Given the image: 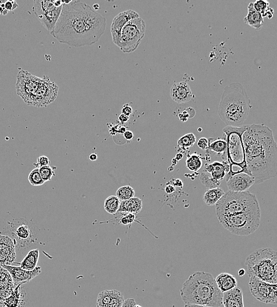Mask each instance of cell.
<instances>
[{
	"label": "cell",
	"mask_w": 277,
	"mask_h": 307,
	"mask_svg": "<svg viewBox=\"0 0 277 307\" xmlns=\"http://www.w3.org/2000/svg\"><path fill=\"white\" fill-rule=\"evenodd\" d=\"M261 209L226 216L218 219L224 228L237 236L252 234L259 228L261 223Z\"/></svg>",
	"instance_id": "8"
},
{
	"label": "cell",
	"mask_w": 277,
	"mask_h": 307,
	"mask_svg": "<svg viewBox=\"0 0 277 307\" xmlns=\"http://www.w3.org/2000/svg\"><path fill=\"white\" fill-rule=\"evenodd\" d=\"M94 8L95 10H98L99 9V6L98 5H94Z\"/></svg>",
	"instance_id": "54"
},
{
	"label": "cell",
	"mask_w": 277,
	"mask_h": 307,
	"mask_svg": "<svg viewBox=\"0 0 277 307\" xmlns=\"http://www.w3.org/2000/svg\"><path fill=\"white\" fill-rule=\"evenodd\" d=\"M185 304L219 307L223 304V293L210 273L197 271L186 280L180 290Z\"/></svg>",
	"instance_id": "3"
},
{
	"label": "cell",
	"mask_w": 277,
	"mask_h": 307,
	"mask_svg": "<svg viewBox=\"0 0 277 307\" xmlns=\"http://www.w3.org/2000/svg\"><path fill=\"white\" fill-rule=\"evenodd\" d=\"M197 146L204 151H207L209 147V140L206 138H201L197 142Z\"/></svg>",
	"instance_id": "41"
},
{
	"label": "cell",
	"mask_w": 277,
	"mask_h": 307,
	"mask_svg": "<svg viewBox=\"0 0 277 307\" xmlns=\"http://www.w3.org/2000/svg\"><path fill=\"white\" fill-rule=\"evenodd\" d=\"M121 201L116 196H111L105 199L104 208L109 214L116 215L120 206Z\"/></svg>",
	"instance_id": "33"
},
{
	"label": "cell",
	"mask_w": 277,
	"mask_h": 307,
	"mask_svg": "<svg viewBox=\"0 0 277 307\" xmlns=\"http://www.w3.org/2000/svg\"><path fill=\"white\" fill-rule=\"evenodd\" d=\"M134 189L130 185H124L118 189L116 196L121 201L127 200L134 198Z\"/></svg>",
	"instance_id": "36"
},
{
	"label": "cell",
	"mask_w": 277,
	"mask_h": 307,
	"mask_svg": "<svg viewBox=\"0 0 277 307\" xmlns=\"http://www.w3.org/2000/svg\"><path fill=\"white\" fill-rule=\"evenodd\" d=\"M195 115V110L192 108H187L179 113V117L182 122H186L189 119H192Z\"/></svg>",
	"instance_id": "39"
},
{
	"label": "cell",
	"mask_w": 277,
	"mask_h": 307,
	"mask_svg": "<svg viewBox=\"0 0 277 307\" xmlns=\"http://www.w3.org/2000/svg\"><path fill=\"white\" fill-rule=\"evenodd\" d=\"M122 293L117 290H106L98 294L97 307H122L124 302Z\"/></svg>",
	"instance_id": "17"
},
{
	"label": "cell",
	"mask_w": 277,
	"mask_h": 307,
	"mask_svg": "<svg viewBox=\"0 0 277 307\" xmlns=\"http://www.w3.org/2000/svg\"><path fill=\"white\" fill-rule=\"evenodd\" d=\"M39 251L36 249L32 250L28 252L20 263V267L28 271H33L37 267V265L39 262Z\"/></svg>",
	"instance_id": "28"
},
{
	"label": "cell",
	"mask_w": 277,
	"mask_h": 307,
	"mask_svg": "<svg viewBox=\"0 0 277 307\" xmlns=\"http://www.w3.org/2000/svg\"><path fill=\"white\" fill-rule=\"evenodd\" d=\"M215 280L219 289L223 293L235 289L238 286L236 278L229 273H221L216 278Z\"/></svg>",
	"instance_id": "23"
},
{
	"label": "cell",
	"mask_w": 277,
	"mask_h": 307,
	"mask_svg": "<svg viewBox=\"0 0 277 307\" xmlns=\"http://www.w3.org/2000/svg\"><path fill=\"white\" fill-rule=\"evenodd\" d=\"M249 287L250 293L257 300L265 304H277V284L268 283L255 277H250Z\"/></svg>",
	"instance_id": "11"
},
{
	"label": "cell",
	"mask_w": 277,
	"mask_h": 307,
	"mask_svg": "<svg viewBox=\"0 0 277 307\" xmlns=\"http://www.w3.org/2000/svg\"><path fill=\"white\" fill-rule=\"evenodd\" d=\"M56 169V167L50 166H44L39 168L41 176L45 182L51 181L52 178L55 176V170Z\"/></svg>",
	"instance_id": "38"
},
{
	"label": "cell",
	"mask_w": 277,
	"mask_h": 307,
	"mask_svg": "<svg viewBox=\"0 0 277 307\" xmlns=\"http://www.w3.org/2000/svg\"><path fill=\"white\" fill-rule=\"evenodd\" d=\"M225 194L221 188L208 189L203 196V202L209 206H216Z\"/></svg>",
	"instance_id": "30"
},
{
	"label": "cell",
	"mask_w": 277,
	"mask_h": 307,
	"mask_svg": "<svg viewBox=\"0 0 277 307\" xmlns=\"http://www.w3.org/2000/svg\"><path fill=\"white\" fill-rule=\"evenodd\" d=\"M200 180L207 189L218 188L221 184V181L214 179L211 174L205 172L201 173Z\"/></svg>",
	"instance_id": "35"
},
{
	"label": "cell",
	"mask_w": 277,
	"mask_h": 307,
	"mask_svg": "<svg viewBox=\"0 0 277 307\" xmlns=\"http://www.w3.org/2000/svg\"><path fill=\"white\" fill-rule=\"evenodd\" d=\"M10 234L17 249L29 247L33 243V231L27 222L14 221L10 224Z\"/></svg>",
	"instance_id": "13"
},
{
	"label": "cell",
	"mask_w": 277,
	"mask_h": 307,
	"mask_svg": "<svg viewBox=\"0 0 277 307\" xmlns=\"http://www.w3.org/2000/svg\"><path fill=\"white\" fill-rule=\"evenodd\" d=\"M204 171L211 174L214 179L222 180L230 171V166L227 161H215L211 164H206Z\"/></svg>",
	"instance_id": "20"
},
{
	"label": "cell",
	"mask_w": 277,
	"mask_h": 307,
	"mask_svg": "<svg viewBox=\"0 0 277 307\" xmlns=\"http://www.w3.org/2000/svg\"><path fill=\"white\" fill-rule=\"evenodd\" d=\"M186 165L191 171L197 172L202 168V161L199 155L193 154L188 157Z\"/></svg>",
	"instance_id": "34"
},
{
	"label": "cell",
	"mask_w": 277,
	"mask_h": 307,
	"mask_svg": "<svg viewBox=\"0 0 277 307\" xmlns=\"http://www.w3.org/2000/svg\"><path fill=\"white\" fill-rule=\"evenodd\" d=\"M145 21L138 17L124 26L121 33L120 49L124 54H131L136 50L145 36Z\"/></svg>",
	"instance_id": "9"
},
{
	"label": "cell",
	"mask_w": 277,
	"mask_h": 307,
	"mask_svg": "<svg viewBox=\"0 0 277 307\" xmlns=\"http://www.w3.org/2000/svg\"><path fill=\"white\" fill-rule=\"evenodd\" d=\"M196 142V138L193 133H189L182 136L177 141V151L184 153L190 147H193Z\"/></svg>",
	"instance_id": "31"
},
{
	"label": "cell",
	"mask_w": 277,
	"mask_h": 307,
	"mask_svg": "<svg viewBox=\"0 0 277 307\" xmlns=\"http://www.w3.org/2000/svg\"><path fill=\"white\" fill-rule=\"evenodd\" d=\"M0 11H1L2 15H6L9 12V11L6 10L5 7H1V10H0Z\"/></svg>",
	"instance_id": "52"
},
{
	"label": "cell",
	"mask_w": 277,
	"mask_h": 307,
	"mask_svg": "<svg viewBox=\"0 0 277 307\" xmlns=\"http://www.w3.org/2000/svg\"><path fill=\"white\" fill-rule=\"evenodd\" d=\"M170 97L177 103L184 104L191 101L194 95L188 82L181 81L174 83L170 89Z\"/></svg>",
	"instance_id": "18"
},
{
	"label": "cell",
	"mask_w": 277,
	"mask_h": 307,
	"mask_svg": "<svg viewBox=\"0 0 277 307\" xmlns=\"http://www.w3.org/2000/svg\"><path fill=\"white\" fill-rule=\"evenodd\" d=\"M1 278V294L2 299H5L10 296L14 293V289L16 288L14 285V282L10 273L6 271L5 268L2 267Z\"/></svg>",
	"instance_id": "27"
},
{
	"label": "cell",
	"mask_w": 277,
	"mask_h": 307,
	"mask_svg": "<svg viewBox=\"0 0 277 307\" xmlns=\"http://www.w3.org/2000/svg\"><path fill=\"white\" fill-rule=\"evenodd\" d=\"M49 164H50V161H49L48 157L45 156V155H41L37 158V164L35 163L33 164L36 167V168L39 169L42 168V167L49 166Z\"/></svg>",
	"instance_id": "40"
},
{
	"label": "cell",
	"mask_w": 277,
	"mask_h": 307,
	"mask_svg": "<svg viewBox=\"0 0 277 307\" xmlns=\"http://www.w3.org/2000/svg\"><path fill=\"white\" fill-rule=\"evenodd\" d=\"M124 138L128 140V141H130V140L133 139L134 138V134L131 131H127L125 132L124 134Z\"/></svg>",
	"instance_id": "46"
},
{
	"label": "cell",
	"mask_w": 277,
	"mask_h": 307,
	"mask_svg": "<svg viewBox=\"0 0 277 307\" xmlns=\"http://www.w3.org/2000/svg\"><path fill=\"white\" fill-rule=\"evenodd\" d=\"M58 90V86L51 82L47 76H44L43 81L34 97L32 106L39 108L47 107L55 100Z\"/></svg>",
	"instance_id": "12"
},
{
	"label": "cell",
	"mask_w": 277,
	"mask_h": 307,
	"mask_svg": "<svg viewBox=\"0 0 277 307\" xmlns=\"http://www.w3.org/2000/svg\"><path fill=\"white\" fill-rule=\"evenodd\" d=\"M62 7H59V8H57L56 7L54 10L49 11V12L45 14L42 17L39 18L41 25L50 33L52 32L53 30H54L57 22L58 21L60 14L62 13Z\"/></svg>",
	"instance_id": "26"
},
{
	"label": "cell",
	"mask_w": 277,
	"mask_h": 307,
	"mask_svg": "<svg viewBox=\"0 0 277 307\" xmlns=\"http://www.w3.org/2000/svg\"><path fill=\"white\" fill-rule=\"evenodd\" d=\"M244 21L250 27L259 30L264 24V19L261 14L254 8L253 3H250L248 6V13Z\"/></svg>",
	"instance_id": "24"
},
{
	"label": "cell",
	"mask_w": 277,
	"mask_h": 307,
	"mask_svg": "<svg viewBox=\"0 0 277 307\" xmlns=\"http://www.w3.org/2000/svg\"><path fill=\"white\" fill-rule=\"evenodd\" d=\"M248 274L263 281L277 284V252L271 248L257 250L245 261Z\"/></svg>",
	"instance_id": "6"
},
{
	"label": "cell",
	"mask_w": 277,
	"mask_h": 307,
	"mask_svg": "<svg viewBox=\"0 0 277 307\" xmlns=\"http://www.w3.org/2000/svg\"><path fill=\"white\" fill-rule=\"evenodd\" d=\"M260 209V204L256 195L248 191L227 192L216 204L218 219Z\"/></svg>",
	"instance_id": "7"
},
{
	"label": "cell",
	"mask_w": 277,
	"mask_h": 307,
	"mask_svg": "<svg viewBox=\"0 0 277 307\" xmlns=\"http://www.w3.org/2000/svg\"><path fill=\"white\" fill-rule=\"evenodd\" d=\"M250 108V100L244 86L234 82L224 88L218 113L227 126L240 127L247 119Z\"/></svg>",
	"instance_id": "4"
},
{
	"label": "cell",
	"mask_w": 277,
	"mask_h": 307,
	"mask_svg": "<svg viewBox=\"0 0 277 307\" xmlns=\"http://www.w3.org/2000/svg\"><path fill=\"white\" fill-rule=\"evenodd\" d=\"M245 274V271L244 269H241L240 271H238V275L240 276H244Z\"/></svg>",
	"instance_id": "53"
},
{
	"label": "cell",
	"mask_w": 277,
	"mask_h": 307,
	"mask_svg": "<svg viewBox=\"0 0 277 307\" xmlns=\"http://www.w3.org/2000/svg\"><path fill=\"white\" fill-rule=\"evenodd\" d=\"M224 307H244L242 291L240 287L223 293Z\"/></svg>",
	"instance_id": "21"
},
{
	"label": "cell",
	"mask_w": 277,
	"mask_h": 307,
	"mask_svg": "<svg viewBox=\"0 0 277 307\" xmlns=\"http://www.w3.org/2000/svg\"><path fill=\"white\" fill-rule=\"evenodd\" d=\"M134 307H142V306L141 305L136 304Z\"/></svg>",
	"instance_id": "55"
},
{
	"label": "cell",
	"mask_w": 277,
	"mask_h": 307,
	"mask_svg": "<svg viewBox=\"0 0 277 307\" xmlns=\"http://www.w3.org/2000/svg\"><path fill=\"white\" fill-rule=\"evenodd\" d=\"M56 8L54 1L35 0V1H34L33 11L35 14L36 16L39 19L45 14L54 10Z\"/></svg>",
	"instance_id": "29"
},
{
	"label": "cell",
	"mask_w": 277,
	"mask_h": 307,
	"mask_svg": "<svg viewBox=\"0 0 277 307\" xmlns=\"http://www.w3.org/2000/svg\"><path fill=\"white\" fill-rule=\"evenodd\" d=\"M140 17L138 13L132 10L121 13L113 18L111 26V32L113 43L120 48L121 33L128 22L133 19Z\"/></svg>",
	"instance_id": "14"
},
{
	"label": "cell",
	"mask_w": 277,
	"mask_h": 307,
	"mask_svg": "<svg viewBox=\"0 0 277 307\" xmlns=\"http://www.w3.org/2000/svg\"><path fill=\"white\" fill-rule=\"evenodd\" d=\"M28 180L33 186H40V185H42L45 183L41 176L39 168L33 169L30 173Z\"/></svg>",
	"instance_id": "37"
},
{
	"label": "cell",
	"mask_w": 277,
	"mask_h": 307,
	"mask_svg": "<svg viewBox=\"0 0 277 307\" xmlns=\"http://www.w3.org/2000/svg\"><path fill=\"white\" fill-rule=\"evenodd\" d=\"M248 126L240 127L227 126L223 129L227 142V159L230 171L226 176V181L235 174L242 173L250 174L246 161L243 134Z\"/></svg>",
	"instance_id": "5"
},
{
	"label": "cell",
	"mask_w": 277,
	"mask_h": 307,
	"mask_svg": "<svg viewBox=\"0 0 277 307\" xmlns=\"http://www.w3.org/2000/svg\"><path fill=\"white\" fill-rule=\"evenodd\" d=\"M184 307H212L196 304H185Z\"/></svg>",
	"instance_id": "50"
},
{
	"label": "cell",
	"mask_w": 277,
	"mask_h": 307,
	"mask_svg": "<svg viewBox=\"0 0 277 307\" xmlns=\"http://www.w3.org/2000/svg\"><path fill=\"white\" fill-rule=\"evenodd\" d=\"M143 202L138 198H133L127 200L121 201L118 213L137 214L142 211Z\"/></svg>",
	"instance_id": "25"
},
{
	"label": "cell",
	"mask_w": 277,
	"mask_h": 307,
	"mask_svg": "<svg viewBox=\"0 0 277 307\" xmlns=\"http://www.w3.org/2000/svg\"><path fill=\"white\" fill-rule=\"evenodd\" d=\"M127 131L126 127H120L119 130V133L121 134H124L125 132Z\"/></svg>",
	"instance_id": "51"
},
{
	"label": "cell",
	"mask_w": 277,
	"mask_h": 307,
	"mask_svg": "<svg viewBox=\"0 0 277 307\" xmlns=\"http://www.w3.org/2000/svg\"><path fill=\"white\" fill-rule=\"evenodd\" d=\"M243 142L246 164L256 184L277 177V145L271 129L264 125L248 126Z\"/></svg>",
	"instance_id": "2"
},
{
	"label": "cell",
	"mask_w": 277,
	"mask_h": 307,
	"mask_svg": "<svg viewBox=\"0 0 277 307\" xmlns=\"http://www.w3.org/2000/svg\"><path fill=\"white\" fill-rule=\"evenodd\" d=\"M229 191L235 192H247L256 183L255 178L245 173L235 174L226 181Z\"/></svg>",
	"instance_id": "16"
},
{
	"label": "cell",
	"mask_w": 277,
	"mask_h": 307,
	"mask_svg": "<svg viewBox=\"0 0 277 307\" xmlns=\"http://www.w3.org/2000/svg\"><path fill=\"white\" fill-rule=\"evenodd\" d=\"M89 158L90 161H97L98 159V155L96 153L91 154L89 155Z\"/></svg>",
	"instance_id": "48"
},
{
	"label": "cell",
	"mask_w": 277,
	"mask_h": 307,
	"mask_svg": "<svg viewBox=\"0 0 277 307\" xmlns=\"http://www.w3.org/2000/svg\"><path fill=\"white\" fill-rule=\"evenodd\" d=\"M42 81L43 78H38L27 71L19 72L16 84L18 96H20L26 104L32 105L34 97Z\"/></svg>",
	"instance_id": "10"
},
{
	"label": "cell",
	"mask_w": 277,
	"mask_h": 307,
	"mask_svg": "<svg viewBox=\"0 0 277 307\" xmlns=\"http://www.w3.org/2000/svg\"><path fill=\"white\" fill-rule=\"evenodd\" d=\"M120 223L121 224H123L124 225H130L129 224L128 220L126 217V215H125L122 218L120 219Z\"/></svg>",
	"instance_id": "47"
},
{
	"label": "cell",
	"mask_w": 277,
	"mask_h": 307,
	"mask_svg": "<svg viewBox=\"0 0 277 307\" xmlns=\"http://www.w3.org/2000/svg\"><path fill=\"white\" fill-rule=\"evenodd\" d=\"M222 138L209 139V147L206 151H212L219 157H222L223 161H227V142L225 135L223 134Z\"/></svg>",
	"instance_id": "22"
},
{
	"label": "cell",
	"mask_w": 277,
	"mask_h": 307,
	"mask_svg": "<svg viewBox=\"0 0 277 307\" xmlns=\"http://www.w3.org/2000/svg\"><path fill=\"white\" fill-rule=\"evenodd\" d=\"M129 120H130V116L123 114V113H121L119 117V120L121 123H126L128 122Z\"/></svg>",
	"instance_id": "45"
},
{
	"label": "cell",
	"mask_w": 277,
	"mask_h": 307,
	"mask_svg": "<svg viewBox=\"0 0 277 307\" xmlns=\"http://www.w3.org/2000/svg\"><path fill=\"white\" fill-rule=\"evenodd\" d=\"M136 305L135 299L133 298H128L125 300L122 307H134Z\"/></svg>",
	"instance_id": "44"
},
{
	"label": "cell",
	"mask_w": 277,
	"mask_h": 307,
	"mask_svg": "<svg viewBox=\"0 0 277 307\" xmlns=\"http://www.w3.org/2000/svg\"><path fill=\"white\" fill-rule=\"evenodd\" d=\"M107 21L92 7L80 1L63 5L51 35L60 43L73 47L93 45L105 33Z\"/></svg>",
	"instance_id": "1"
},
{
	"label": "cell",
	"mask_w": 277,
	"mask_h": 307,
	"mask_svg": "<svg viewBox=\"0 0 277 307\" xmlns=\"http://www.w3.org/2000/svg\"><path fill=\"white\" fill-rule=\"evenodd\" d=\"M1 253H0V262L1 265H11L14 263L16 258V245L14 241L9 237H1Z\"/></svg>",
	"instance_id": "19"
},
{
	"label": "cell",
	"mask_w": 277,
	"mask_h": 307,
	"mask_svg": "<svg viewBox=\"0 0 277 307\" xmlns=\"http://www.w3.org/2000/svg\"><path fill=\"white\" fill-rule=\"evenodd\" d=\"M5 8L8 11H12L16 9L18 7V5L14 1H7L5 3Z\"/></svg>",
	"instance_id": "42"
},
{
	"label": "cell",
	"mask_w": 277,
	"mask_h": 307,
	"mask_svg": "<svg viewBox=\"0 0 277 307\" xmlns=\"http://www.w3.org/2000/svg\"><path fill=\"white\" fill-rule=\"evenodd\" d=\"M254 8L264 17L271 19L274 15V10L269 7V3L264 0H257L253 3Z\"/></svg>",
	"instance_id": "32"
},
{
	"label": "cell",
	"mask_w": 277,
	"mask_h": 307,
	"mask_svg": "<svg viewBox=\"0 0 277 307\" xmlns=\"http://www.w3.org/2000/svg\"><path fill=\"white\" fill-rule=\"evenodd\" d=\"M1 267L6 269L10 273L16 288L22 284L29 282L37 276L39 275L41 272V268L40 267H37L33 271L26 270L20 267H14L12 265H3Z\"/></svg>",
	"instance_id": "15"
},
{
	"label": "cell",
	"mask_w": 277,
	"mask_h": 307,
	"mask_svg": "<svg viewBox=\"0 0 277 307\" xmlns=\"http://www.w3.org/2000/svg\"><path fill=\"white\" fill-rule=\"evenodd\" d=\"M165 191L167 193H172L174 191V188L172 185H168L165 188Z\"/></svg>",
	"instance_id": "49"
},
{
	"label": "cell",
	"mask_w": 277,
	"mask_h": 307,
	"mask_svg": "<svg viewBox=\"0 0 277 307\" xmlns=\"http://www.w3.org/2000/svg\"><path fill=\"white\" fill-rule=\"evenodd\" d=\"M132 113V109L128 104H125L123 106L122 109H121V113L130 116Z\"/></svg>",
	"instance_id": "43"
}]
</instances>
